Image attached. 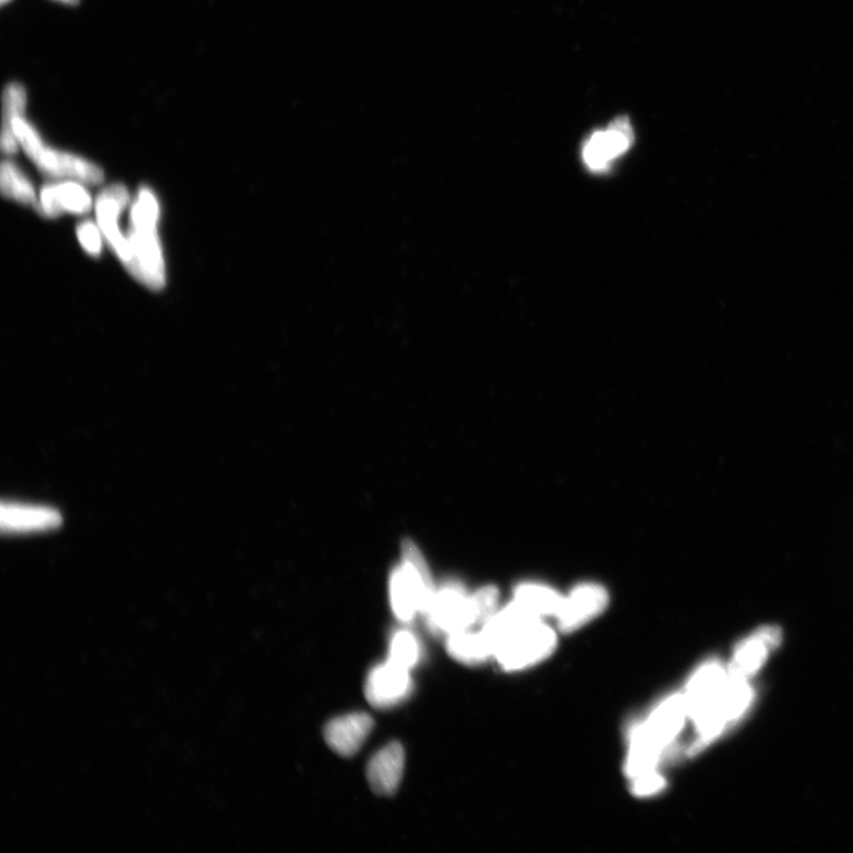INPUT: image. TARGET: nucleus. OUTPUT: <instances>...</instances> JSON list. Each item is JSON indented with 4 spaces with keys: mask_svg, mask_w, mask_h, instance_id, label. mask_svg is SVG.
Masks as SVG:
<instances>
[{
    "mask_svg": "<svg viewBox=\"0 0 853 853\" xmlns=\"http://www.w3.org/2000/svg\"><path fill=\"white\" fill-rule=\"evenodd\" d=\"M435 591L429 568L420 552L411 543H406L404 561L393 572L391 580V601L396 618L410 622L418 615H424Z\"/></svg>",
    "mask_w": 853,
    "mask_h": 853,
    "instance_id": "7ed1b4c3",
    "label": "nucleus"
},
{
    "mask_svg": "<svg viewBox=\"0 0 853 853\" xmlns=\"http://www.w3.org/2000/svg\"><path fill=\"white\" fill-rule=\"evenodd\" d=\"M389 655H391L389 661L411 671L420 660V644L413 634L408 633V630H400L392 640Z\"/></svg>",
    "mask_w": 853,
    "mask_h": 853,
    "instance_id": "aec40b11",
    "label": "nucleus"
},
{
    "mask_svg": "<svg viewBox=\"0 0 853 853\" xmlns=\"http://www.w3.org/2000/svg\"><path fill=\"white\" fill-rule=\"evenodd\" d=\"M62 517L57 510L20 504H3L2 528L4 531H30L57 528Z\"/></svg>",
    "mask_w": 853,
    "mask_h": 853,
    "instance_id": "2eb2a0df",
    "label": "nucleus"
},
{
    "mask_svg": "<svg viewBox=\"0 0 853 853\" xmlns=\"http://www.w3.org/2000/svg\"><path fill=\"white\" fill-rule=\"evenodd\" d=\"M2 2V6H6L7 3L11 2V0H0Z\"/></svg>",
    "mask_w": 853,
    "mask_h": 853,
    "instance_id": "bb28decb",
    "label": "nucleus"
},
{
    "mask_svg": "<svg viewBox=\"0 0 853 853\" xmlns=\"http://www.w3.org/2000/svg\"><path fill=\"white\" fill-rule=\"evenodd\" d=\"M129 199L131 197L125 185L112 184L96 200L97 224L107 245L116 253L126 269L131 265L133 255L129 241L120 229V216L127 208Z\"/></svg>",
    "mask_w": 853,
    "mask_h": 853,
    "instance_id": "423d86ee",
    "label": "nucleus"
},
{
    "mask_svg": "<svg viewBox=\"0 0 853 853\" xmlns=\"http://www.w3.org/2000/svg\"><path fill=\"white\" fill-rule=\"evenodd\" d=\"M11 126L27 156L47 176L88 185H98L104 182L105 175L100 166L77 155L47 146L24 116L13 118Z\"/></svg>",
    "mask_w": 853,
    "mask_h": 853,
    "instance_id": "f03ea898",
    "label": "nucleus"
},
{
    "mask_svg": "<svg viewBox=\"0 0 853 853\" xmlns=\"http://www.w3.org/2000/svg\"><path fill=\"white\" fill-rule=\"evenodd\" d=\"M477 610L479 625L487 624L496 614L499 600L498 590L494 587L481 588L472 596Z\"/></svg>",
    "mask_w": 853,
    "mask_h": 853,
    "instance_id": "5701e85b",
    "label": "nucleus"
},
{
    "mask_svg": "<svg viewBox=\"0 0 853 853\" xmlns=\"http://www.w3.org/2000/svg\"><path fill=\"white\" fill-rule=\"evenodd\" d=\"M563 599L558 591L536 584H528L514 592L513 602L535 618L558 617Z\"/></svg>",
    "mask_w": 853,
    "mask_h": 853,
    "instance_id": "f3484780",
    "label": "nucleus"
},
{
    "mask_svg": "<svg viewBox=\"0 0 853 853\" xmlns=\"http://www.w3.org/2000/svg\"><path fill=\"white\" fill-rule=\"evenodd\" d=\"M633 790L637 796H650L659 793L665 787L663 776L655 771L634 778Z\"/></svg>",
    "mask_w": 853,
    "mask_h": 853,
    "instance_id": "393cba45",
    "label": "nucleus"
},
{
    "mask_svg": "<svg viewBox=\"0 0 853 853\" xmlns=\"http://www.w3.org/2000/svg\"><path fill=\"white\" fill-rule=\"evenodd\" d=\"M423 616L434 634L448 637L479 625L472 597L458 585L437 590Z\"/></svg>",
    "mask_w": 853,
    "mask_h": 853,
    "instance_id": "39448f33",
    "label": "nucleus"
},
{
    "mask_svg": "<svg viewBox=\"0 0 853 853\" xmlns=\"http://www.w3.org/2000/svg\"><path fill=\"white\" fill-rule=\"evenodd\" d=\"M55 2L63 3L67 6H78L80 0H55Z\"/></svg>",
    "mask_w": 853,
    "mask_h": 853,
    "instance_id": "a878e982",
    "label": "nucleus"
},
{
    "mask_svg": "<svg viewBox=\"0 0 853 853\" xmlns=\"http://www.w3.org/2000/svg\"><path fill=\"white\" fill-rule=\"evenodd\" d=\"M607 139L616 159L634 143V131L626 118H618L606 129Z\"/></svg>",
    "mask_w": 853,
    "mask_h": 853,
    "instance_id": "4be33fe9",
    "label": "nucleus"
},
{
    "mask_svg": "<svg viewBox=\"0 0 853 853\" xmlns=\"http://www.w3.org/2000/svg\"><path fill=\"white\" fill-rule=\"evenodd\" d=\"M556 646V635L542 619H530L499 640L494 658L508 671L527 669L542 661Z\"/></svg>",
    "mask_w": 853,
    "mask_h": 853,
    "instance_id": "20e7f679",
    "label": "nucleus"
},
{
    "mask_svg": "<svg viewBox=\"0 0 853 853\" xmlns=\"http://www.w3.org/2000/svg\"><path fill=\"white\" fill-rule=\"evenodd\" d=\"M374 729V719L367 714H350L332 719L324 736L329 747L341 756H354Z\"/></svg>",
    "mask_w": 853,
    "mask_h": 853,
    "instance_id": "ddd939ff",
    "label": "nucleus"
},
{
    "mask_svg": "<svg viewBox=\"0 0 853 853\" xmlns=\"http://www.w3.org/2000/svg\"><path fill=\"white\" fill-rule=\"evenodd\" d=\"M92 207V198L84 184L76 180L47 184L35 204L37 213L48 218L62 214L85 215Z\"/></svg>",
    "mask_w": 853,
    "mask_h": 853,
    "instance_id": "9d476101",
    "label": "nucleus"
},
{
    "mask_svg": "<svg viewBox=\"0 0 853 853\" xmlns=\"http://www.w3.org/2000/svg\"><path fill=\"white\" fill-rule=\"evenodd\" d=\"M27 108V91L20 84H10L7 86L3 96V129H2V150L6 155H14L18 150V143L13 133L11 121L16 117L24 116Z\"/></svg>",
    "mask_w": 853,
    "mask_h": 853,
    "instance_id": "a211bd4d",
    "label": "nucleus"
},
{
    "mask_svg": "<svg viewBox=\"0 0 853 853\" xmlns=\"http://www.w3.org/2000/svg\"><path fill=\"white\" fill-rule=\"evenodd\" d=\"M413 688L411 671L388 660L369 674L365 696L374 708L391 709L410 698Z\"/></svg>",
    "mask_w": 853,
    "mask_h": 853,
    "instance_id": "6e6552de",
    "label": "nucleus"
},
{
    "mask_svg": "<svg viewBox=\"0 0 853 853\" xmlns=\"http://www.w3.org/2000/svg\"><path fill=\"white\" fill-rule=\"evenodd\" d=\"M728 678V670L716 660L702 665L694 674L684 696L696 726L716 708Z\"/></svg>",
    "mask_w": 853,
    "mask_h": 853,
    "instance_id": "0eeeda50",
    "label": "nucleus"
},
{
    "mask_svg": "<svg viewBox=\"0 0 853 853\" xmlns=\"http://www.w3.org/2000/svg\"><path fill=\"white\" fill-rule=\"evenodd\" d=\"M782 629L774 626L759 628L755 634L742 641L735 651L729 666V674L748 679L765 665L768 655L782 644Z\"/></svg>",
    "mask_w": 853,
    "mask_h": 853,
    "instance_id": "f8f14e48",
    "label": "nucleus"
},
{
    "mask_svg": "<svg viewBox=\"0 0 853 853\" xmlns=\"http://www.w3.org/2000/svg\"><path fill=\"white\" fill-rule=\"evenodd\" d=\"M450 656L461 664H483L494 657V647L483 629L461 630L448 637Z\"/></svg>",
    "mask_w": 853,
    "mask_h": 853,
    "instance_id": "dca6fc26",
    "label": "nucleus"
},
{
    "mask_svg": "<svg viewBox=\"0 0 853 853\" xmlns=\"http://www.w3.org/2000/svg\"><path fill=\"white\" fill-rule=\"evenodd\" d=\"M0 189H2L4 197L24 204V206L32 204L35 207V204L39 200L30 179L11 160L2 163Z\"/></svg>",
    "mask_w": 853,
    "mask_h": 853,
    "instance_id": "6ab92c4d",
    "label": "nucleus"
},
{
    "mask_svg": "<svg viewBox=\"0 0 853 853\" xmlns=\"http://www.w3.org/2000/svg\"><path fill=\"white\" fill-rule=\"evenodd\" d=\"M584 159L592 171H605L611 161L616 159L611 153L606 131L592 135L585 145Z\"/></svg>",
    "mask_w": 853,
    "mask_h": 853,
    "instance_id": "412c9836",
    "label": "nucleus"
},
{
    "mask_svg": "<svg viewBox=\"0 0 853 853\" xmlns=\"http://www.w3.org/2000/svg\"><path fill=\"white\" fill-rule=\"evenodd\" d=\"M689 716L688 706L684 694H676L666 698L643 725L636 726L630 732V737H637L650 744L670 748L684 726L685 718Z\"/></svg>",
    "mask_w": 853,
    "mask_h": 853,
    "instance_id": "1a4fd4ad",
    "label": "nucleus"
},
{
    "mask_svg": "<svg viewBox=\"0 0 853 853\" xmlns=\"http://www.w3.org/2000/svg\"><path fill=\"white\" fill-rule=\"evenodd\" d=\"M404 749L393 742L370 759L366 777L371 790L379 795L391 796L400 787L404 771Z\"/></svg>",
    "mask_w": 853,
    "mask_h": 853,
    "instance_id": "4468645a",
    "label": "nucleus"
},
{
    "mask_svg": "<svg viewBox=\"0 0 853 853\" xmlns=\"http://www.w3.org/2000/svg\"><path fill=\"white\" fill-rule=\"evenodd\" d=\"M608 605L607 590L598 585H582L563 599L558 621L563 633H572L602 614Z\"/></svg>",
    "mask_w": 853,
    "mask_h": 853,
    "instance_id": "9b49d317",
    "label": "nucleus"
},
{
    "mask_svg": "<svg viewBox=\"0 0 853 853\" xmlns=\"http://www.w3.org/2000/svg\"><path fill=\"white\" fill-rule=\"evenodd\" d=\"M160 206L156 194L141 187L131 207V227L128 241L131 246V265L127 268L136 281L151 291L166 285V266L158 233Z\"/></svg>",
    "mask_w": 853,
    "mask_h": 853,
    "instance_id": "f257e3e1",
    "label": "nucleus"
},
{
    "mask_svg": "<svg viewBox=\"0 0 853 853\" xmlns=\"http://www.w3.org/2000/svg\"><path fill=\"white\" fill-rule=\"evenodd\" d=\"M79 243L87 254L98 257L102 251V233L95 222L84 220L77 228Z\"/></svg>",
    "mask_w": 853,
    "mask_h": 853,
    "instance_id": "b1692460",
    "label": "nucleus"
}]
</instances>
